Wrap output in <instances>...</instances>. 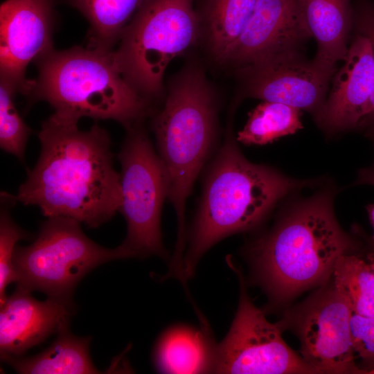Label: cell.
Wrapping results in <instances>:
<instances>
[{
	"mask_svg": "<svg viewBox=\"0 0 374 374\" xmlns=\"http://www.w3.org/2000/svg\"><path fill=\"white\" fill-rule=\"evenodd\" d=\"M78 123L55 113L42 122L39 157L12 198L37 206L47 217H69L97 228L119 210L121 177L107 131L97 123L80 130Z\"/></svg>",
	"mask_w": 374,
	"mask_h": 374,
	"instance_id": "cell-1",
	"label": "cell"
},
{
	"mask_svg": "<svg viewBox=\"0 0 374 374\" xmlns=\"http://www.w3.org/2000/svg\"><path fill=\"white\" fill-rule=\"evenodd\" d=\"M231 126L204 169L201 197L187 233V279L194 276L200 259L213 246L257 227L282 198L312 184L250 162L240 151Z\"/></svg>",
	"mask_w": 374,
	"mask_h": 374,
	"instance_id": "cell-2",
	"label": "cell"
},
{
	"mask_svg": "<svg viewBox=\"0 0 374 374\" xmlns=\"http://www.w3.org/2000/svg\"><path fill=\"white\" fill-rule=\"evenodd\" d=\"M355 246L336 220L332 193L323 191L294 205L243 251L254 282L279 304L327 280Z\"/></svg>",
	"mask_w": 374,
	"mask_h": 374,
	"instance_id": "cell-3",
	"label": "cell"
},
{
	"mask_svg": "<svg viewBox=\"0 0 374 374\" xmlns=\"http://www.w3.org/2000/svg\"><path fill=\"white\" fill-rule=\"evenodd\" d=\"M217 112L214 90L202 69L193 64L170 81L164 105L153 120L167 199L177 218L175 262L181 261L186 251L187 200L197 177L219 148Z\"/></svg>",
	"mask_w": 374,
	"mask_h": 374,
	"instance_id": "cell-4",
	"label": "cell"
},
{
	"mask_svg": "<svg viewBox=\"0 0 374 374\" xmlns=\"http://www.w3.org/2000/svg\"><path fill=\"white\" fill-rule=\"evenodd\" d=\"M35 62L38 75L28 96L31 102H47L56 114L110 119L127 130L152 112L151 103L123 78L114 51L53 49Z\"/></svg>",
	"mask_w": 374,
	"mask_h": 374,
	"instance_id": "cell-5",
	"label": "cell"
},
{
	"mask_svg": "<svg viewBox=\"0 0 374 374\" xmlns=\"http://www.w3.org/2000/svg\"><path fill=\"white\" fill-rule=\"evenodd\" d=\"M196 0H147L134 15L114 51L127 82L150 103L163 96L168 64L202 33Z\"/></svg>",
	"mask_w": 374,
	"mask_h": 374,
	"instance_id": "cell-6",
	"label": "cell"
},
{
	"mask_svg": "<svg viewBox=\"0 0 374 374\" xmlns=\"http://www.w3.org/2000/svg\"><path fill=\"white\" fill-rule=\"evenodd\" d=\"M47 218L32 244L15 247L13 265L17 287L72 301L78 283L95 267L132 258L122 244L109 249L91 240L75 220Z\"/></svg>",
	"mask_w": 374,
	"mask_h": 374,
	"instance_id": "cell-7",
	"label": "cell"
},
{
	"mask_svg": "<svg viewBox=\"0 0 374 374\" xmlns=\"http://www.w3.org/2000/svg\"><path fill=\"white\" fill-rule=\"evenodd\" d=\"M139 122L127 133L118 154L121 170L120 212L127 223L123 247L132 258L157 256L167 259L161 231V215L167 186L157 150Z\"/></svg>",
	"mask_w": 374,
	"mask_h": 374,
	"instance_id": "cell-8",
	"label": "cell"
},
{
	"mask_svg": "<svg viewBox=\"0 0 374 374\" xmlns=\"http://www.w3.org/2000/svg\"><path fill=\"white\" fill-rule=\"evenodd\" d=\"M226 262L236 274L240 297L229 330L216 345L213 373L231 374L320 373L285 343L283 325L269 322L250 299L243 274L231 256Z\"/></svg>",
	"mask_w": 374,
	"mask_h": 374,
	"instance_id": "cell-9",
	"label": "cell"
},
{
	"mask_svg": "<svg viewBox=\"0 0 374 374\" xmlns=\"http://www.w3.org/2000/svg\"><path fill=\"white\" fill-rule=\"evenodd\" d=\"M353 310L332 283L292 314L302 358L320 373H363L355 364L350 321Z\"/></svg>",
	"mask_w": 374,
	"mask_h": 374,
	"instance_id": "cell-10",
	"label": "cell"
},
{
	"mask_svg": "<svg viewBox=\"0 0 374 374\" xmlns=\"http://www.w3.org/2000/svg\"><path fill=\"white\" fill-rule=\"evenodd\" d=\"M55 0H6L0 7V74L17 92L28 95V65L53 49Z\"/></svg>",
	"mask_w": 374,
	"mask_h": 374,
	"instance_id": "cell-11",
	"label": "cell"
},
{
	"mask_svg": "<svg viewBox=\"0 0 374 374\" xmlns=\"http://www.w3.org/2000/svg\"><path fill=\"white\" fill-rule=\"evenodd\" d=\"M312 37L301 0H257L225 64L239 69L286 54Z\"/></svg>",
	"mask_w": 374,
	"mask_h": 374,
	"instance_id": "cell-12",
	"label": "cell"
},
{
	"mask_svg": "<svg viewBox=\"0 0 374 374\" xmlns=\"http://www.w3.org/2000/svg\"><path fill=\"white\" fill-rule=\"evenodd\" d=\"M249 97L283 103L315 116L323 107L330 78L299 52L238 69Z\"/></svg>",
	"mask_w": 374,
	"mask_h": 374,
	"instance_id": "cell-13",
	"label": "cell"
},
{
	"mask_svg": "<svg viewBox=\"0 0 374 374\" xmlns=\"http://www.w3.org/2000/svg\"><path fill=\"white\" fill-rule=\"evenodd\" d=\"M30 292L17 287L0 305L1 355L19 357L69 327L74 312L71 301L48 297L40 301Z\"/></svg>",
	"mask_w": 374,
	"mask_h": 374,
	"instance_id": "cell-14",
	"label": "cell"
},
{
	"mask_svg": "<svg viewBox=\"0 0 374 374\" xmlns=\"http://www.w3.org/2000/svg\"><path fill=\"white\" fill-rule=\"evenodd\" d=\"M374 89V58L369 39L360 33L348 47L328 98L316 115L328 132L359 126Z\"/></svg>",
	"mask_w": 374,
	"mask_h": 374,
	"instance_id": "cell-15",
	"label": "cell"
},
{
	"mask_svg": "<svg viewBox=\"0 0 374 374\" xmlns=\"http://www.w3.org/2000/svg\"><path fill=\"white\" fill-rule=\"evenodd\" d=\"M303 15L317 43L313 62L331 78L335 64L348 53L347 39L353 11L350 0H301Z\"/></svg>",
	"mask_w": 374,
	"mask_h": 374,
	"instance_id": "cell-16",
	"label": "cell"
},
{
	"mask_svg": "<svg viewBox=\"0 0 374 374\" xmlns=\"http://www.w3.org/2000/svg\"><path fill=\"white\" fill-rule=\"evenodd\" d=\"M216 345L210 330L176 324L158 339L154 365L162 373H213Z\"/></svg>",
	"mask_w": 374,
	"mask_h": 374,
	"instance_id": "cell-17",
	"label": "cell"
},
{
	"mask_svg": "<svg viewBox=\"0 0 374 374\" xmlns=\"http://www.w3.org/2000/svg\"><path fill=\"white\" fill-rule=\"evenodd\" d=\"M90 337L72 335L68 328L57 333L55 340L42 353L30 357L1 355V359L18 373H100L89 352Z\"/></svg>",
	"mask_w": 374,
	"mask_h": 374,
	"instance_id": "cell-18",
	"label": "cell"
},
{
	"mask_svg": "<svg viewBox=\"0 0 374 374\" xmlns=\"http://www.w3.org/2000/svg\"><path fill=\"white\" fill-rule=\"evenodd\" d=\"M196 1L208 50L216 61L224 64L242 33L257 0Z\"/></svg>",
	"mask_w": 374,
	"mask_h": 374,
	"instance_id": "cell-19",
	"label": "cell"
},
{
	"mask_svg": "<svg viewBox=\"0 0 374 374\" xmlns=\"http://www.w3.org/2000/svg\"><path fill=\"white\" fill-rule=\"evenodd\" d=\"M89 23V47L105 51L113 46L134 15L147 0H63Z\"/></svg>",
	"mask_w": 374,
	"mask_h": 374,
	"instance_id": "cell-20",
	"label": "cell"
},
{
	"mask_svg": "<svg viewBox=\"0 0 374 374\" xmlns=\"http://www.w3.org/2000/svg\"><path fill=\"white\" fill-rule=\"evenodd\" d=\"M302 127L300 109L280 103L263 101L249 114L236 139L244 145H265Z\"/></svg>",
	"mask_w": 374,
	"mask_h": 374,
	"instance_id": "cell-21",
	"label": "cell"
},
{
	"mask_svg": "<svg viewBox=\"0 0 374 374\" xmlns=\"http://www.w3.org/2000/svg\"><path fill=\"white\" fill-rule=\"evenodd\" d=\"M332 276L347 298L353 312L374 317V267L357 256L345 253L337 260Z\"/></svg>",
	"mask_w": 374,
	"mask_h": 374,
	"instance_id": "cell-22",
	"label": "cell"
},
{
	"mask_svg": "<svg viewBox=\"0 0 374 374\" xmlns=\"http://www.w3.org/2000/svg\"><path fill=\"white\" fill-rule=\"evenodd\" d=\"M16 93L7 82L0 81V147L23 161L31 129L15 107L14 96Z\"/></svg>",
	"mask_w": 374,
	"mask_h": 374,
	"instance_id": "cell-23",
	"label": "cell"
},
{
	"mask_svg": "<svg viewBox=\"0 0 374 374\" xmlns=\"http://www.w3.org/2000/svg\"><path fill=\"white\" fill-rule=\"evenodd\" d=\"M7 206L1 201L0 214V305L7 299L6 289L8 285L16 282L13 265L14 252L17 242L29 238L28 233L20 228L12 219L8 206L15 204L10 195L1 193Z\"/></svg>",
	"mask_w": 374,
	"mask_h": 374,
	"instance_id": "cell-24",
	"label": "cell"
},
{
	"mask_svg": "<svg viewBox=\"0 0 374 374\" xmlns=\"http://www.w3.org/2000/svg\"><path fill=\"white\" fill-rule=\"evenodd\" d=\"M350 337L355 354L366 366L365 373L374 371V317L353 312L350 321Z\"/></svg>",
	"mask_w": 374,
	"mask_h": 374,
	"instance_id": "cell-25",
	"label": "cell"
},
{
	"mask_svg": "<svg viewBox=\"0 0 374 374\" xmlns=\"http://www.w3.org/2000/svg\"><path fill=\"white\" fill-rule=\"evenodd\" d=\"M356 21L359 33L370 40L374 58V6L363 4L359 7ZM374 125V89L359 126Z\"/></svg>",
	"mask_w": 374,
	"mask_h": 374,
	"instance_id": "cell-26",
	"label": "cell"
},
{
	"mask_svg": "<svg viewBox=\"0 0 374 374\" xmlns=\"http://www.w3.org/2000/svg\"><path fill=\"white\" fill-rule=\"evenodd\" d=\"M355 184H366L374 186V164L359 170Z\"/></svg>",
	"mask_w": 374,
	"mask_h": 374,
	"instance_id": "cell-27",
	"label": "cell"
},
{
	"mask_svg": "<svg viewBox=\"0 0 374 374\" xmlns=\"http://www.w3.org/2000/svg\"><path fill=\"white\" fill-rule=\"evenodd\" d=\"M366 210L368 214V217L371 221V223L373 227V241L374 243V204H368L366 206Z\"/></svg>",
	"mask_w": 374,
	"mask_h": 374,
	"instance_id": "cell-28",
	"label": "cell"
},
{
	"mask_svg": "<svg viewBox=\"0 0 374 374\" xmlns=\"http://www.w3.org/2000/svg\"><path fill=\"white\" fill-rule=\"evenodd\" d=\"M366 260L374 267V252L369 253L366 256Z\"/></svg>",
	"mask_w": 374,
	"mask_h": 374,
	"instance_id": "cell-29",
	"label": "cell"
},
{
	"mask_svg": "<svg viewBox=\"0 0 374 374\" xmlns=\"http://www.w3.org/2000/svg\"><path fill=\"white\" fill-rule=\"evenodd\" d=\"M371 136L374 140V125H373L372 130L371 131Z\"/></svg>",
	"mask_w": 374,
	"mask_h": 374,
	"instance_id": "cell-30",
	"label": "cell"
},
{
	"mask_svg": "<svg viewBox=\"0 0 374 374\" xmlns=\"http://www.w3.org/2000/svg\"><path fill=\"white\" fill-rule=\"evenodd\" d=\"M370 374H374V371L371 372Z\"/></svg>",
	"mask_w": 374,
	"mask_h": 374,
	"instance_id": "cell-31",
	"label": "cell"
}]
</instances>
